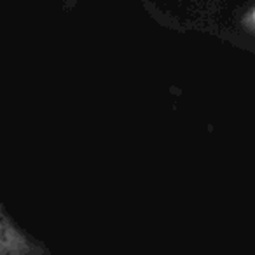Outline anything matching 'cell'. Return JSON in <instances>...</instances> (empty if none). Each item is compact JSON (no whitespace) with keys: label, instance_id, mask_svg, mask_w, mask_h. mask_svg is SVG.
<instances>
[{"label":"cell","instance_id":"1","mask_svg":"<svg viewBox=\"0 0 255 255\" xmlns=\"http://www.w3.org/2000/svg\"><path fill=\"white\" fill-rule=\"evenodd\" d=\"M245 28L250 30V32L255 33V7H252L250 11H248V14L245 16V21H243Z\"/></svg>","mask_w":255,"mask_h":255}]
</instances>
